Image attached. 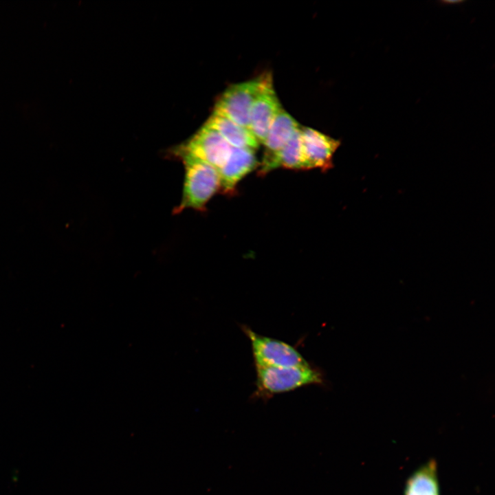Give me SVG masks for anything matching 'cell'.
I'll list each match as a JSON object with an SVG mask.
<instances>
[{"instance_id":"1","label":"cell","mask_w":495,"mask_h":495,"mask_svg":"<svg viewBox=\"0 0 495 495\" xmlns=\"http://www.w3.org/2000/svg\"><path fill=\"white\" fill-rule=\"evenodd\" d=\"M179 154L185 166V177L182 201L175 212L188 208L202 210L220 188L218 170L188 153L179 151Z\"/></svg>"},{"instance_id":"2","label":"cell","mask_w":495,"mask_h":495,"mask_svg":"<svg viewBox=\"0 0 495 495\" xmlns=\"http://www.w3.org/2000/svg\"><path fill=\"white\" fill-rule=\"evenodd\" d=\"M258 397H269L298 388L323 382L322 373L306 366H256Z\"/></svg>"},{"instance_id":"3","label":"cell","mask_w":495,"mask_h":495,"mask_svg":"<svg viewBox=\"0 0 495 495\" xmlns=\"http://www.w3.org/2000/svg\"><path fill=\"white\" fill-rule=\"evenodd\" d=\"M265 76L231 85L217 102L214 113L224 116L250 131L251 107L263 86Z\"/></svg>"},{"instance_id":"4","label":"cell","mask_w":495,"mask_h":495,"mask_svg":"<svg viewBox=\"0 0 495 495\" xmlns=\"http://www.w3.org/2000/svg\"><path fill=\"white\" fill-rule=\"evenodd\" d=\"M249 338L256 366H306L309 364L292 346L243 327Z\"/></svg>"},{"instance_id":"5","label":"cell","mask_w":495,"mask_h":495,"mask_svg":"<svg viewBox=\"0 0 495 495\" xmlns=\"http://www.w3.org/2000/svg\"><path fill=\"white\" fill-rule=\"evenodd\" d=\"M232 146L214 129L204 125L179 149L205 162L219 170L228 159Z\"/></svg>"},{"instance_id":"6","label":"cell","mask_w":495,"mask_h":495,"mask_svg":"<svg viewBox=\"0 0 495 495\" xmlns=\"http://www.w3.org/2000/svg\"><path fill=\"white\" fill-rule=\"evenodd\" d=\"M281 108L273 88L272 78L266 75L250 113V129L259 144H263L269 129Z\"/></svg>"},{"instance_id":"7","label":"cell","mask_w":495,"mask_h":495,"mask_svg":"<svg viewBox=\"0 0 495 495\" xmlns=\"http://www.w3.org/2000/svg\"><path fill=\"white\" fill-rule=\"evenodd\" d=\"M305 169L332 166V157L340 141L309 127H300Z\"/></svg>"},{"instance_id":"8","label":"cell","mask_w":495,"mask_h":495,"mask_svg":"<svg viewBox=\"0 0 495 495\" xmlns=\"http://www.w3.org/2000/svg\"><path fill=\"white\" fill-rule=\"evenodd\" d=\"M257 164L254 149L232 147L228 159L218 170L220 188L223 192H232L239 182L254 169Z\"/></svg>"},{"instance_id":"9","label":"cell","mask_w":495,"mask_h":495,"mask_svg":"<svg viewBox=\"0 0 495 495\" xmlns=\"http://www.w3.org/2000/svg\"><path fill=\"white\" fill-rule=\"evenodd\" d=\"M300 126L298 123L281 108L274 119L263 142L265 149L263 160L279 152Z\"/></svg>"},{"instance_id":"10","label":"cell","mask_w":495,"mask_h":495,"mask_svg":"<svg viewBox=\"0 0 495 495\" xmlns=\"http://www.w3.org/2000/svg\"><path fill=\"white\" fill-rule=\"evenodd\" d=\"M404 495H441L435 459L428 460L410 475L404 485Z\"/></svg>"},{"instance_id":"11","label":"cell","mask_w":495,"mask_h":495,"mask_svg":"<svg viewBox=\"0 0 495 495\" xmlns=\"http://www.w3.org/2000/svg\"><path fill=\"white\" fill-rule=\"evenodd\" d=\"M300 127L279 152L267 160H262L259 168L260 175H265L278 167L305 170Z\"/></svg>"},{"instance_id":"12","label":"cell","mask_w":495,"mask_h":495,"mask_svg":"<svg viewBox=\"0 0 495 495\" xmlns=\"http://www.w3.org/2000/svg\"><path fill=\"white\" fill-rule=\"evenodd\" d=\"M206 125L216 130L232 147L255 150L259 146L250 130L224 116L213 113Z\"/></svg>"}]
</instances>
